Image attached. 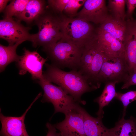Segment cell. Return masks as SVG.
I'll return each mask as SVG.
<instances>
[{"instance_id": "6da1fadb", "label": "cell", "mask_w": 136, "mask_h": 136, "mask_svg": "<svg viewBox=\"0 0 136 136\" xmlns=\"http://www.w3.org/2000/svg\"><path fill=\"white\" fill-rule=\"evenodd\" d=\"M45 65L46 70L43 73L44 78L49 82L57 85L76 102L85 104L81 99L82 95L96 89L78 71L65 72L51 64L45 63Z\"/></svg>"}, {"instance_id": "7a4b0ae2", "label": "cell", "mask_w": 136, "mask_h": 136, "mask_svg": "<svg viewBox=\"0 0 136 136\" xmlns=\"http://www.w3.org/2000/svg\"><path fill=\"white\" fill-rule=\"evenodd\" d=\"M62 15L47 5L34 22V25L38 28V31L32 34L31 42L33 47L42 46L43 48H47L60 40Z\"/></svg>"}, {"instance_id": "3957f363", "label": "cell", "mask_w": 136, "mask_h": 136, "mask_svg": "<svg viewBox=\"0 0 136 136\" xmlns=\"http://www.w3.org/2000/svg\"><path fill=\"white\" fill-rule=\"evenodd\" d=\"M96 30V27L91 23L62 14L60 40L84 49L95 40Z\"/></svg>"}, {"instance_id": "277c9868", "label": "cell", "mask_w": 136, "mask_h": 136, "mask_svg": "<svg viewBox=\"0 0 136 136\" xmlns=\"http://www.w3.org/2000/svg\"><path fill=\"white\" fill-rule=\"evenodd\" d=\"M84 49L68 42L59 40L49 47L43 48L52 65L59 68H67L78 71Z\"/></svg>"}, {"instance_id": "5b68a950", "label": "cell", "mask_w": 136, "mask_h": 136, "mask_svg": "<svg viewBox=\"0 0 136 136\" xmlns=\"http://www.w3.org/2000/svg\"><path fill=\"white\" fill-rule=\"evenodd\" d=\"M130 72L125 56L106 58L97 77L98 87H100L102 83L108 82L124 83L127 79Z\"/></svg>"}, {"instance_id": "8992f818", "label": "cell", "mask_w": 136, "mask_h": 136, "mask_svg": "<svg viewBox=\"0 0 136 136\" xmlns=\"http://www.w3.org/2000/svg\"><path fill=\"white\" fill-rule=\"evenodd\" d=\"M37 82L44 92L41 101L52 104L54 109V114L59 112L64 114L68 109L76 102L72 96L61 87L52 84L44 77Z\"/></svg>"}, {"instance_id": "52a82bcc", "label": "cell", "mask_w": 136, "mask_h": 136, "mask_svg": "<svg viewBox=\"0 0 136 136\" xmlns=\"http://www.w3.org/2000/svg\"><path fill=\"white\" fill-rule=\"evenodd\" d=\"M75 103L64 113V119L54 125L60 131V136H86L83 116Z\"/></svg>"}, {"instance_id": "ba28073f", "label": "cell", "mask_w": 136, "mask_h": 136, "mask_svg": "<svg viewBox=\"0 0 136 136\" xmlns=\"http://www.w3.org/2000/svg\"><path fill=\"white\" fill-rule=\"evenodd\" d=\"M31 29L21 23V21L15 17L3 18L0 21V37L7 41L9 45L21 41L31 42L32 34L29 31Z\"/></svg>"}, {"instance_id": "9c48e42d", "label": "cell", "mask_w": 136, "mask_h": 136, "mask_svg": "<svg viewBox=\"0 0 136 136\" xmlns=\"http://www.w3.org/2000/svg\"><path fill=\"white\" fill-rule=\"evenodd\" d=\"M23 55L17 63L19 74L23 75L28 72L33 80L43 78V66L48 58L43 57L36 51H30L25 48H23Z\"/></svg>"}, {"instance_id": "30bf717a", "label": "cell", "mask_w": 136, "mask_h": 136, "mask_svg": "<svg viewBox=\"0 0 136 136\" xmlns=\"http://www.w3.org/2000/svg\"><path fill=\"white\" fill-rule=\"evenodd\" d=\"M76 17L86 21L100 25L111 15L104 0H86Z\"/></svg>"}, {"instance_id": "8fae6325", "label": "cell", "mask_w": 136, "mask_h": 136, "mask_svg": "<svg viewBox=\"0 0 136 136\" xmlns=\"http://www.w3.org/2000/svg\"><path fill=\"white\" fill-rule=\"evenodd\" d=\"M95 42L107 58L125 56L123 45L120 40L96 27Z\"/></svg>"}, {"instance_id": "7c38bea8", "label": "cell", "mask_w": 136, "mask_h": 136, "mask_svg": "<svg viewBox=\"0 0 136 136\" xmlns=\"http://www.w3.org/2000/svg\"><path fill=\"white\" fill-rule=\"evenodd\" d=\"M41 93H39L20 117L6 116L0 112V119L2 124L1 136H29L26 130L24 123L25 116L34 103L41 96Z\"/></svg>"}, {"instance_id": "4fadbf2b", "label": "cell", "mask_w": 136, "mask_h": 136, "mask_svg": "<svg viewBox=\"0 0 136 136\" xmlns=\"http://www.w3.org/2000/svg\"><path fill=\"white\" fill-rule=\"evenodd\" d=\"M126 20L127 30L123 44L125 58L130 72L136 67V18Z\"/></svg>"}, {"instance_id": "5bb4252c", "label": "cell", "mask_w": 136, "mask_h": 136, "mask_svg": "<svg viewBox=\"0 0 136 136\" xmlns=\"http://www.w3.org/2000/svg\"><path fill=\"white\" fill-rule=\"evenodd\" d=\"M79 108L83 116L86 136H115L114 128L108 129L105 127L102 118L92 116L79 105Z\"/></svg>"}, {"instance_id": "9a60e30c", "label": "cell", "mask_w": 136, "mask_h": 136, "mask_svg": "<svg viewBox=\"0 0 136 136\" xmlns=\"http://www.w3.org/2000/svg\"><path fill=\"white\" fill-rule=\"evenodd\" d=\"M46 1L29 0L23 12L16 17L25 22L28 26L34 25L35 21L45 9Z\"/></svg>"}, {"instance_id": "2e32d148", "label": "cell", "mask_w": 136, "mask_h": 136, "mask_svg": "<svg viewBox=\"0 0 136 136\" xmlns=\"http://www.w3.org/2000/svg\"><path fill=\"white\" fill-rule=\"evenodd\" d=\"M127 27L126 19H117L111 16L97 27L100 30L114 36L123 43Z\"/></svg>"}, {"instance_id": "e0dca14e", "label": "cell", "mask_w": 136, "mask_h": 136, "mask_svg": "<svg viewBox=\"0 0 136 136\" xmlns=\"http://www.w3.org/2000/svg\"><path fill=\"white\" fill-rule=\"evenodd\" d=\"M117 83L116 82L110 81L105 83L103 92L101 95L94 100L99 105V109L96 113L97 117L103 118L104 112L103 108L108 105L112 100L114 98L116 92L115 85Z\"/></svg>"}, {"instance_id": "ac0fdd59", "label": "cell", "mask_w": 136, "mask_h": 136, "mask_svg": "<svg viewBox=\"0 0 136 136\" xmlns=\"http://www.w3.org/2000/svg\"><path fill=\"white\" fill-rule=\"evenodd\" d=\"M94 42L95 48L93 58L86 78L91 85L97 89L98 88L96 83L97 77L106 58Z\"/></svg>"}, {"instance_id": "d6986e66", "label": "cell", "mask_w": 136, "mask_h": 136, "mask_svg": "<svg viewBox=\"0 0 136 136\" xmlns=\"http://www.w3.org/2000/svg\"><path fill=\"white\" fill-rule=\"evenodd\" d=\"M23 41L17 42L14 45L6 46L0 44V71H4L6 67L10 63L18 62L22 56L18 55L16 50L18 46Z\"/></svg>"}, {"instance_id": "ffe728a7", "label": "cell", "mask_w": 136, "mask_h": 136, "mask_svg": "<svg viewBox=\"0 0 136 136\" xmlns=\"http://www.w3.org/2000/svg\"><path fill=\"white\" fill-rule=\"evenodd\" d=\"M113 128L115 136H136V118L132 116L127 119L121 118Z\"/></svg>"}, {"instance_id": "44dd1931", "label": "cell", "mask_w": 136, "mask_h": 136, "mask_svg": "<svg viewBox=\"0 0 136 136\" xmlns=\"http://www.w3.org/2000/svg\"><path fill=\"white\" fill-rule=\"evenodd\" d=\"M95 48L94 42L85 47L83 51L78 71L86 78L93 60Z\"/></svg>"}, {"instance_id": "7402d4cb", "label": "cell", "mask_w": 136, "mask_h": 136, "mask_svg": "<svg viewBox=\"0 0 136 136\" xmlns=\"http://www.w3.org/2000/svg\"><path fill=\"white\" fill-rule=\"evenodd\" d=\"M29 0H10L3 12V18L16 17L24 10Z\"/></svg>"}, {"instance_id": "603a6c76", "label": "cell", "mask_w": 136, "mask_h": 136, "mask_svg": "<svg viewBox=\"0 0 136 136\" xmlns=\"http://www.w3.org/2000/svg\"><path fill=\"white\" fill-rule=\"evenodd\" d=\"M125 5L126 0H109L107 7L111 16L116 18L125 20Z\"/></svg>"}, {"instance_id": "cb8c5ba5", "label": "cell", "mask_w": 136, "mask_h": 136, "mask_svg": "<svg viewBox=\"0 0 136 136\" xmlns=\"http://www.w3.org/2000/svg\"><path fill=\"white\" fill-rule=\"evenodd\" d=\"M114 98L121 101L123 104V109L121 118L124 119L128 106L132 102L136 100V91H130L125 93L116 92Z\"/></svg>"}, {"instance_id": "d4e9b609", "label": "cell", "mask_w": 136, "mask_h": 136, "mask_svg": "<svg viewBox=\"0 0 136 136\" xmlns=\"http://www.w3.org/2000/svg\"><path fill=\"white\" fill-rule=\"evenodd\" d=\"M86 0H70L64 9L62 14L69 17L76 16L78 11L84 5Z\"/></svg>"}, {"instance_id": "484cf974", "label": "cell", "mask_w": 136, "mask_h": 136, "mask_svg": "<svg viewBox=\"0 0 136 136\" xmlns=\"http://www.w3.org/2000/svg\"><path fill=\"white\" fill-rule=\"evenodd\" d=\"M70 0H48L47 1V4L55 12L62 14L64 9Z\"/></svg>"}, {"instance_id": "4316f807", "label": "cell", "mask_w": 136, "mask_h": 136, "mask_svg": "<svg viewBox=\"0 0 136 136\" xmlns=\"http://www.w3.org/2000/svg\"><path fill=\"white\" fill-rule=\"evenodd\" d=\"M136 85V67L130 72L128 78L121 87L122 89H128L130 86Z\"/></svg>"}, {"instance_id": "83f0119b", "label": "cell", "mask_w": 136, "mask_h": 136, "mask_svg": "<svg viewBox=\"0 0 136 136\" xmlns=\"http://www.w3.org/2000/svg\"><path fill=\"white\" fill-rule=\"evenodd\" d=\"M127 10L126 13V19L132 18L133 14L136 7V0H126Z\"/></svg>"}, {"instance_id": "f1b7e54d", "label": "cell", "mask_w": 136, "mask_h": 136, "mask_svg": "<svg viewBox=\"0 0 136 136\" xmlns=\"http://www.w3.org/2000/svg\"><path fill=\"white\" fill-rule=\"evenodd\" d=\"M46 125L48 129L46 136H60V133L57 132L56 129L53 125L48 122Z\"/></svg>"}, {"instance_id": "f546056e", "label": "cell", "mask_w": 136, "mask_h": 136, "mask_svg": "<svg viewBox=\"0 0 136 136\" xmlns=\"http://www.w3.org/2000/svg\"><path fill=\"white\" fill-rule=\"evenodd\" d=\"M10 0H0V12H3L7 6L8 3Z\"/></svg>"}]
</instances>
